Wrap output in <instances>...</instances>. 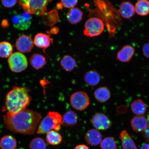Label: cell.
Segmentation results:
<instances>
[{"mask_svg":"<svg viewBox=\"0 0 149 149\" xmlns=\"http://www.w3.org/2000/svg\"><path fill=\"white\" fill-rule=\"evenodd\" d=\"M7 129L14 133L33 134L42 118L36 111L25 109L17 113H7L3 116Z\"/></svg>","mask_w":149,"mask_h":149,"instance_id":"6da1fadb","label":"cell"},{"mask_svg":"<svg viewBox=\"0 0 149 149\" xmlns=\"http://www.w3.org/2000/svg\"><path fill=\"white\" fill-rule=\"evenodd\" d=\"M29 91L27 87L13 86L7 93L2 111L15 114L26 109L31 100Z\"/></svg>","mask_w":149,"mask_h":149,"instance_id":"7a4b0ae2","label":"cell"},{"mask_svg":"<svg viewBox=\"0 0 149 149\" xmlns=\"http://www.w3.org/2000/svg\"><path fill=\"white\" fill-rule=\"evenodd\" d=\"M62 124V117L58 113L50 111L40 123L37 133L40 134L47 133L53 130L59 131Z\"/></svg>","mask_w":149,"mask_h":149,"instance_id":"3957f363","label":"cell"},{"mask_svg":"<svg viewBox=\"0 0 149 149\" xmlns=\"http://www.w3.org/2000/svg\"><path fill=\"white\" fill-rule=\"evenodd\" d=\"M50 1L46 0H22L18 1V3L28 13L42 16L45 13L47 5Z\"/></svg>","mask_w":149,"mask_h":149,"instance_id":"277c9868","label":"cell"},{"mask_svg":"<svg viewBox=\"0 0 149 149\" xmlns=\"http://www.w3.org/2000/svg\"><path fill=\"white\" fill-rule=\"evenodd\" d=\"M104 24L100 19L92 17L87 20L83 31L86 36L91 37L99 36L104 31Z\"/></svg>","mask_w":149,"mask_h":149,"instance_id":"5b68a950","label":"cell"},{"mask_svg":"<svg viewBox=\"0 0 149 149\" xmlns=\"http://www.w3.org/2000/svg\"><path fill=\"white\" fill-rule=\"evenodd\" d=\"M8 62L10 70L13 72L17 73L23 71L28 67L26 57L20 52L13 53L9 57Z\"/></svg>","mask_w":149,"mask_h":149,"instance_id":"8992f818","label":"cell"},{"mask_svg":"<svg viewBox=\"0 0 149 149\" xmlns=\"http://www.w3.org/2000/svg\"><path fill=\"white\" fill-rule=\"evenodd\" d=\"M70 103L74 109L82 111L88 107L90 100L86 93L82 91H78L74 93L71 96Z\"/></svg>","mask_w":149,"mask_h":149,"instance_id":"52a82bcc","label":"cell"},{"mask_svg":"<svg viewBox=\"0 0 149 149\" xmlns=\"http://www.w3.org/2000/svg\"><path fill=\"white\" fill-rule=\"evenodd\" d=\"M91 122L93 126L98 130H107L112 125L110 120L102 113H96L91 119Z\"/></svg>","mask_w":149,"mask_h":149,"instance_id":"ba28073f","label":"cell"},{"mask_svg":"<svg viewBox=\"0 0 149 149\" xmlns=\"http://www.w3.org/2000/svg\"><path fill=\"white\" fill-rule=\"evenodd\" d=\"M33 44L34 43L31 37L23 35L18 37L16 40L15 46L20 53H27L32 49Z\"/></svg>","mask_w":149,"mask_h":149,"instance_id":"9c48e42d","label":"cell"},{"mask_svg":"<svg viewBox=\"0 0 149 149\" xmlns=\"http://www.w3.org/2000/svg\"><path fill=\"white\" fill-rule=\"evenodd\" d=\"M135 52V49L133 46L129 45L124 46L117 53V59L122 63L129 62L131 60Z\"/></svg>","mask_w":149,"mask_h":149,"instance_id":"30bf717a","label":"cell"},{"mask_svg":"<svg viewBox=\"0 0 149 149\" xmlns=\"http://www.w3.org/2000/svg\"><path fill=\"white\" fill-rule=\"evenodd\" d=\"M132 129L136 133L144 132L148 125V122L146 117L136 116L134 117L130 122Z\"/></svg>","mask_w":149,"mask_h":149,"instance_id":"8fae6325","label":"cell"},{"mask_svg":"<svg viewBox=\"0 0 149 149\" xmlns=\"http://www.w3.org/2000/svg\"><path fill=\"white\" fill-rule=\"evenodd\" d=\"M102 135L97 130H89L86 133L85 139L88 144L92 146H96L101 142Z\"/></svg>","mask_w":149,"mask_h":149,"instance_id":"7c38bea8","label":"cell"},{"mask_svg":"<svg viewBox=\"0 0 149 149\" xmlns=\"http://www.w3.org/2000/svg\"><path fill=\"white\" fill-rule=\"evenodd\" d=\"M120 12L123 18L130 19L135 13V6L130 1H123L120 6Z\"/></svg>","mask_w":149,"mask_h":149,"instance_id":"4fadbf2b","label":"cell"},{"mask_svg":"<svg viewBox=\"0 0 149 149\" xmlns=\"http://www.w3.org/2000/svg\"><path fill=\"white\" fill-rule=\"evenodd\" d=\"M52 41V38L49 35L40 33L35 36L33 43L37 47L45 49L49 47Z\"/></svg>","mask_w":149,"mask_h":149,"instance_id":"5bb4252c","label":"cell"},{"mask_svg":"<svg viewBox=\"0 0 149 149\" xmlns=\"http://www.w3.org/2000/svg\"><path fill=\"white\" fill-rule=\"evenodd\" d=\"M83 12L78 8H73L70 9L66 15L67 20L72 24H77L82 19Z\"/></svg>","mask_w":149,"mask_h":149,"instance_id":"9a60e30c","label":"cell"},{"mask_svg":"<svg viewBox=\"0 0 149 149\" xmlns=\"http://www.w3.org/2000/svg\"><path fill=\"white\" fill-rule=\"evenodd\" d=\"M120 139L123 149H137L133 139L126 130L121 132Z\"/></svg>","mask_w":149,"mask_h":149,"instance_id":"2e32d148","label":"cell"},{"mask_svg":"<svg viewBox=\"0 0 149 149\" xmlns=\"http://www.w3.org/2000/svg\"><path fill=\"white\" fill-rule=\"evenodd\" d=\"M95 98L97 101L102 103L108 101L111 97L110 91L107 87H102L98 88L94 93Z\"/></svg>","mask_w":149,"mask_h":149,"instance_id":"e0dca14e","label":"cell"},{"mask_svg":"<svg viewBox=\"0 0 149 149\" xmlns=\"http://www.w3.org/2000/svg\"><path fill=\"white\" fill-rule=\"evenodd\" d=\"M12 22L14 26L20 30H27L30 26L31 21L24 19L20 15H16L13 17Z\"/></svg>","mask_w":149,"mask_h":149,"instance_id":"ac0fdd59","label":"cell"},{"mask_svg":"<svg viewBox=\"0 0 149 149\" xmlns=\"http://www.w3.org/2000/svg\"><path fill=\"white\" fill-rule=\"evenodd\" d=\"M100 79V74L95 70L89 71L86 73L84 76L85 83L91 86H94L98 84Z\"/></svg>","mask_w":149,"mask_h":149,"instance_id":"d6986e66","label":"cell"},{"mask_svg":"<svg viewBox=\"0 0 149 149\" xmlns=\"http://www.w3.org/2000/svg\"><path fill=\"white\" fill-rule=\"evenodd\" d=\"M78 116L74 111L70 110L67 111L62 117V124L65 126H73L77 123Z\"/></svg>","mask_w":149,"mask_h":149,"instance_id":"ffe728a7","label":"cell"},{"mask_svg":"<svg viewBox=\"0 0 149 149\" xmlns=\"http://www.w3.org/2000/svg\"><path fill=\"white\" fill-rule=\"evenodd\" d=\"M17 146L16 139L12 136H5L0 141V147L2 149H16Z\"/></svg>","mask_w":149,"mask_h":149,"instance_id":"44dd1931","label":"cell"},{"mask_svg":"<svg viewBox=\"0 0 149 149\" xmlns=\"http://www.w3.org/2000/svg\"><path fill=\"white\" fill-rule=\"evenodd\" d=\"M133 112L137 116H141L146 113L147 107L145 102L141 100H134L131 104Z\"/></svg>","mask_w":149,"mask_h":149,"instance_id":"7402d4cb","label":"cell"},{"mask_svg":"<svg viewBox=\"0 0 149 149\" xmlns=\"http://www.w3.org/2000/svg\"><path fill=\"white\" fill-rule=\"evenodd\" d=\"M135 13L141 16H146L149 14V1L139 0L135 6Z\"/></svg>","mask_w":149,"mask_h":149,"instance_id":"603a6c76","label":"cell"},{"mask_svg":"<svg viewBox=\"0 0 149 149\" xmlns=\"http://www.w3.org/2000/svg\"><path fill=\"white\" fill-rule=\"evenodd\" d=\"M61 65L63 69L69 72L75 68L77 63L73 57L70 55H65L61 59Z\"/></svg>","mask_w":149,"mask_h":149,"instance_id":"cb8c5ba5","label":"cell"},{"mask_svg":"<svg viewBox=\"0 0 149 149\" xmlns=\"http://www.w3.org/2000/svg\"><path fill=\"white\" fill-rule=\"evenodd\" d=\"M31 66L36 70H39L45 65L46 61L43 56L38 54H33L30 59Z\"/></svg>","mask_w":149,"mask_h":149,"instance_id":"d4e9b609","label":"cell"},{"mask_svg":"<svg viewBox=\"0 0 149 149\" xmlns=\"http://www.w3.org/2000/svg\"><path fill=\"white\" fill-rule=\"evenodd\" d=\"M46 140L50 145H57L61 142L62 137L58 132L53 130L47 133Z\"/></svg>","mask_w":149,"mask_h":149,"instance_id":"484cf974","label":"cell"},{"mask_svg":"<svg viewBox=\"0 0 149 149\" xmlns=\"http://www.w3.org/2000/svg\"><path fill=\"white\" fill-rule=\"evenodd\" d=\"M13 52V46L10 43L5 41L0 42V57L3 58L9 57Z\"/></svg>","mask_w":149,"mask_h":149,"instance_id":"4316f807","label":"cell"},{"mask_svg":"<svg viewBox=\"0 0 149 149\" xmlns=\"http://www.w3.org/2000/svg\"><path fill=\"white\" fill-rule=\"evenodd\" d=\"M102 149H117L116 141L113 137H108L105 138L100 143Z\"/></svg>","mask_w":149,"mask_h":149,"instance_id":"83f0119b","label":"cell"},{"mask_svg":"<svg viewBox=\"0 0 149 149\" xmlns=\"http://www.w3.org/2000/svg\"><path fill=\"white\" fill-rule=\"evenodd\" d=\"M29 147L30 149H46L47 145L43 139L36 137L31 141Z\"/></svg>","mask_w":149,"mask_h":149,"instance_id":"f1b7e54d","label":"cell"},{"mask_svg":"<svg viewBox=\"0 0 149 149\" xmlns=\"http://www.w3.org/2000/svg\"><path fill=\"white\" fill-rule=\"evenodd\" d=\"M77 1H65L63 0L61 1V3L63 6L65 8L70 9L74 8V7L77 5Z\"/></svg>","mask_w":149,"mask_h":149,"instance_id":"f546056e","label":"cell"},{"mask_svg":"<svg viewBox=\"0 0 149 149\" xmlns=\"http://www.w3.org/2000/svg\"><path fill=\"white\" fill-rule=\"evenodd\" d=\"M2 3L4 6L7 8H11L14 6L17 3L16 1H1Z\"/></svg>","mask_w":149,"mask_h":149,"instance_id":"4dcf8cb0","label":"cell"},{"mask_svg":"<svg viewBox=\"0 0 149 149\" xmlns=\"http://www.w3.org/2000/svg\"><path fill=\"white\" fill-rule=\"evenodd\" d=\"M143 55L147 58H149V43L145 44L142 48Z\"/></svg>","mask_w":149,"mask_h":149,"instance_id":"1f68e13d","label":"cell"},{"mask_svg":"<svg viewBox=\"0 0 149 149\" xmlns=\"http://www.w3.org/2000/svg\"><path fill=\"white\" fill-rule=\"evenodd\" d=\"M143 136L146 140L149 142V123L146 129L144 131Z\"/></svg>","mask_w":149,"mask_h":149,"instance_id":"d6a6232c","label":"cell"},{"mask_svg":"<svg viewBox=\"0 0 149 149\" xmlns=\"http://www.w3.org/2000/svg\"><path fill=\"white\" fill-rule=\"evenodd\" d=\"M74 149H89L88 147L85 145H79L75 147Z\"/></svg>","mask_w":149,"mask_h":149,"instance_id":"836d02e7","label":"cell"},{"mask_svg":"<svg viewBox=\"0 0 149 149\" xmlns=\"http://www.w3.org/2000/svg\"><path fill=\"white\" fill-rule=\"evenodd\" d=\"M1 26L3 27H7L9 26V23L7 20H3L2 22Z\"/></svg>","mask_w":149,"mask_h":149,"instance_id":"e575fe53","label":"cell"},{"mask_svg":"<svg viewBox=\"0 0 149 149\" xmlns=\"http://www.w3.org/2000/svg\"><path fill=\"white\" fill-rule=\"evenodd\" d=\"M140 149H149V143H143Z\"/></svg>","mask_w":149,"mask_h":149,"instance_id":"d590c367","label":"cell"},{"mask_svg":"<svg viewBox=\"0 0 149 149\" xmlns=\"http://www.w3.org/2000/svg\"><path fill=\"white\" fill-rule=\"evenodd\" d=\"M62 6H63L61 3H58V4H57V8L58 9H61L62 8Z\"/></svg>","mask_w":149,"mask_h":149,"instance_id":"8d00e7d4","label":"cell"},{"mask_svg":"<svg viewBox=\"0 0 149 149\" xmlns=\"http://www.w3.org/2000/svg\"><path fill=\"white\" fill-rule=\"evenodd\" d=\"M19 149H24V148H20Z\"/></svg>","mask_w":149,"mask_h":149,"instance_id":"74e56055","label":"cell"}]
</instances>
